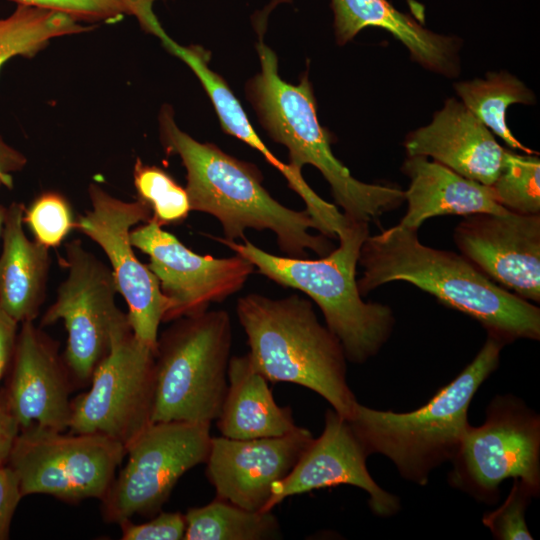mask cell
Listing matches in <instances>:
<instances>
[{"mask_svg": "<svg viewBox=\"0 0 540 540\" xmlns=\"http://www.w3.org/2000/svg\"><path fill=\"white\" fill-rule=\"evenodd\" d=\"M210 425L150 423L126 447L127 462L100 499L104 521L119 524L134 515L151 517L159 513L178 480L206 462L212 438Z\"/></svg>", "mask_w": 540, "mask_h": 540, "instance_id": "8fae6325", "label": "cell"}, {"mask_svg": "<svg viewBox=\"0 0 540 540\" xmlns=\"http://www.w3.org/2000/svg\"><path fill=\"white\" fill-rule=\"evenodd\" d=\"M1 389L19 430L31 425L68 430L75 385L59 343L34 321L21 323Z\"/></svg>", "mask_w": 540, "mask_h": 540, "instance_id": "2e32d148", "label": "cell"}, {"mask_svg": "<svg viewBox=\"0 0 540 540\" xmlns=\"http://www.w3.org/2000/svg\"><path fill=\"white\" fill-rule=\"evenodd\" d=\"M65 13L78 21L115 22L124 16H135L144 30L157 19L153 12L156 0H13Z\"/></svg>", "mask_w": 540, "mask_h": 540, "instance_id": "f546056e", "label": "cell"}, {"mask_svg": "<svg viewBox=\"0 0 540 540\" xmlns=\"http://www.w3.org/2000/svg\"><path fill=\"white\" fill-rule=\"evenodd\" d=\"M64 249L61 262L67 275L40 327L64 322L67 340L63 358L75 388L86 387L113 340L131 326L128 314L116 304L118 290L111 269L79 239L69 241Z\"/></svg>", "mask_w": 540, "mask_h": 540, "instance_id": "ba28073f", "label": "cell"}, {"mask_svg": "<svg viewBox=\"0 0 540 540\" xmlns=\"http://www.w3.org/2000/svg\"><path fill=\"white\" fill-rule=\"evenodd\" d=\"M261 70L247 84V96L268 135L286 146L288 165L301 174L303 166L317 168L331 187L336 204L354 221L370 223L398 208L404 190L354 178L331 149L329 133L317 117L312 85L305 74L298 84L284 81L278 59L263 41L262 29L256 45Z\"/></svg>", "mask_w": 540, "mask_h": 540, "instance_id": "277c9868", "label": "cell"}, {"mask_svg": "<svg viewBox=\"0 0 540 540\" xmlns=\"http://www.w3.org/2000/svg\"><path fill=\"white\" fill-rule=\"evenodd\" d=\"M23 498L16 473L8 465L0 466V540H7L15 510Z\"/></svg>", "mask_w": 540, "mask_h": 540, "instance_id": "836d02e7", "label": "cell"}, {"mask_svg": "<svg viewBox=\"0 0 540 540\" xmlns=\"http://www.w3.org/2000/svg\"><path fill=\"white\" fill-rule=\"evenodd\" d=\"M89 390L71 400L68 430L111 437L127 447L150 423L155 401V351L128 329L93 372Z\"/></svg>", "mask_w": 540, "mask_h": 540, "instance_id": "7c38bea8", "label": "cell"}, {"mask_svg": "<svg viewBox=\"0 0 540 540\" xmlns=\"http://www.w3.org/2000/svg\"><path fill=\"white\" fill-rule=\"evenodd\" d=\"M88 195L91 210L78 216L75 229L104 251L118 293L127 303L134 335L155 351L167 300L155 275L136 257L130 240L134 226L151 219V210L140 199L123 201L96 183L89 185Z\"/></svg>", "mask_w": 540, "mask_h": 540, "instance_id": "4fadbf2b", "label": "cell"}, {"mask_svg": "<svg viewBox=\"0 0 540 540\" xmlns=\"http://www.w3.org/2000/svg\"><path fill=\"white\" fill-rule=\"evenodd\" d=\"M25 205L7 207L0 255V307L16 322L34 321L45 300L50 269L49 249L27 238Z\"/></svg>", "mask_w": 540, "mask_h": 540, "instance_id": "7402d4cb", "label": "cell"}, {"mask_svg": "<svg viewBox=\"0 0 540 540\" xmlns=\"http://www.w3.org/2000/svg\"><path fill=\"white\" fill-rule=\"evenodd\" d=\"M451 462L450 485L478 501L497 502L500 484L509 478L539 495V415L515 396H496L484 423L468 426Z\"/></svg>", "mask_w": 540, "mask_h": 540, "instance_id": "30bf717a", "label": "cell"}, {"mask_svg": "<svg viewBox=\"0 0 540 540\" xmlns=\"http://www.w3.org/2000/svg\"><path fill=\"white\" fill-rule=\"evenodd\" d=\"M6 213H7V207L0 204V236L2 234Z\"/></svg>", "mask_w": 540, "mask_h": 540, "instance_id": "74e56055", "label": "cell"}, {"mask_svg": "<svg viewBox=\"0 0 540 540\" xmlns=\"http://www.w3.org/2000/svg\"><path fill=\"white\" fill-rule=\"evenodd\" d=\"M154 35L169 52L185 62L195 73L215 108L224 132L260 152L269 164L281 172L293 191L300 189L305 183L302 174L294 172L288 164L280 161L263 143L228 84L208 66V53L199 46H182L176 43L162 26Z\"/></svg>", "mask_w": 540, "mask_h": 540, "instance_id": "cb8c5ba5", "label": "cell"}, {"mask_svg": "<svg viewBox=\"0 0 540 540\" xmlns=\"http://www.w3.org/2000/svg\"><path fill=\"white\" fill-rule=\"evenodd\" d=\"M368 456L349 422L328 409L321 435L313 439L289 474L273 484L264 511H271L291 496L347 484L369 495V506L376 515H394L400 510L399 498L371 477L366 466Z\"/></svg>", "mask_w": 540, "mask_h": 540, "instance_id": "ac0fdd59", "label": "cell"}, {"mask_svg": "<svg viewBox=\"0 0 540 540\" xmlns=\"http://www.w3.org/2000/svg\"><path fill=\"white\" fill-rule=\"evenodd\" d=\"M313 439L302 427L277 437H212L205 464L216 498L265 512L273 484L289 474Z\"/></svg>", "mask_w": 540, "mask_h": 540, "instance_id": "e0dca14e", "label": "cell"}, {"mask_svg": "<svg viewBox=\"0 0 540 540\" xmlns=\"http://www.w3.org/2000/svg\"><path fill=\"white\" fill-rule=\"evenodd\" d=\"M18 324L0 307V382L5 378L13 357Z\"/></svg>", "mask_w": 540, "mask_h": 540, "instance_id": "e575fe53", "label": "cell"}, {"mask_svg": "<svg viewBox=\"0 0 540 540\" xmlns=\"http://www.w3.org/2000/svg\"><path fill=\"white\" fill-rule=\"evenodd\" d=\"M496 201L507 210L540 214V159L535 154L505 151L502 169L490 185Z\"/></svg>", "mask_w": 540, "mask_h": 540, "instance_id": "f1b7e54d", "label": "cell"}, {"mask_svg": "<svg viewBox=\"0 0 540 540\" xmlns=\"http://www.w3.org/2000/svg\"><path fill=\"white\" fill-rule=\"evenodd\" d=\"M369 235V223L349 219L338 235L339 246L318 259L274 255L246 238L239 243L211 237L247 259L269 280L309 296L339 339L347 360L361 364L381 350L395 325L388 305L365 302L358 289L359 253Z\"/></svg>", "mask_w": 540, "mask_h": 540, "instance_id": "3957f363", "label": "cell"}, {"mask_svg": "<svg viewBox=\"0 0 540 540\" xmlns=\"http://www.w3.org/2000/svg\"><path fill=\"white\" fill-rule=\"evenodd\" d=\"M236 315L250 360L268 382L306 387L350 417L357 400L346 379L347 358L339 339L319 322L312 301L298 294L275 299L250 293L238 298Z\"/></svg>", "mask_w": 540, "mask_h": 540, "instance_id": "5b68a950", "label": "cell"}, {"mask_svg": "<svg viewBox=\"0 0 540 540\" xmlns=\"http://www.w3.org/2000/svg\"><path fill=\"white\" fill-rule=\"evenodd\" d=\"M231 347V319L223 309L178 318L158 335L152 422L216 420L227 392Z\"/></svg>", "mask_w": 540, "mask_h": 540, "instance_id": "52a82bcc", "label": "cell"}, {"mask_svg": "<svg viewBox=\"0 0 540 540\" xmlns=\"http://www.w3.org/2000/svg\"><path fill=\"white\" fill-rule=\"evenodd\" d=\"M126 452L122 443L103 434L31 425L19 430L7 464L23 497L44 494L78 503L105 495Z\"/></svg>", "mask_w": 540, "mask_h": 540, "instance_id": "9c48e42d", "label": "cell"}, {"mask_svg": "<svg viewBox=\"0 0 540 540\" xmlns=\"http://www.w3.org/2000/svg\"><path fill=\"white\" fill-rule=\"evenodd\" d=\"M133 183L138 199L151 210V220L161 227L181 224L189 216L191 207L186 189L164 169L137 158Z\"/></svg>", "mask_w": 540, "mask_h": 540, "instance_id": "83f0119b", "label": "cell"}, {"mask_svg": "<svg viewBox=\"0 0 540 540\" xmlns=\"http://www.w3.org/2000/svg\"><path fill=\"white\" fill-rule=\"evenodd\" d=\"M336 41L344 45L368 27L391 33L422 67L446 77L459 73L458 39L435 33L388 0H331Z\"/></svg>", "mask_w": 540, "mask_h": 540, "instance_id": "ffe728a7", "label": "cell"}, {"mask_svg": "<svg viewBox=\"0 0 540 540\" xmlns=\"http://www.w3.org/2000/svg\"><path fill=\"white\" fill-rule=\"evenodd\" d=\"M185 540H268L281 538L278 519L271 511H250L216 498L189 508Z\"/></svg>", "mask_w": 540, "mask_h": 540, "instance_id": "484cf974", "label": "cell"}, {"mask_svg": "<svg viewBox=\"0 0 540 540\" xmlns=\"http://www.w3.org/2000/svg\"><path fill=\"white\" fill-rule=\"evenodd\" d=\"M361 296L395 281L413 284L476 320L504 344L540 339V308L484 275L463 255L424 245L418 230L395 225L363 242Z\"/></svg>", "mask_w": 540, "mask_h": 540, "instance_id": "6da1fadb", "label": "cell"}, {"mask_svg": "<svg viewBox=\"0 0 540 540\" xmlns=\"http://www.w3.org/2000/svg\"><path fill=\"white\" fill-rule=\"evenodd\" d=\"M90 29L65 13L18 3L0 17V70L13 57H33L54 38Z\"/></svg>", "mask_w": 540, "mask_h": 540, "instance_id": "4316f807", "label": "cell"}, {"mask_svg": "<svg viewBox=\"0 0 540 540\" xmlns=\"http://www.w3.org/2000/svg\"><path fill=\"white\" fill-rule=\"evenodd\" d=\"M158 120L165 152L178 155L186 169L191 211L215 217L225 239L243 240L249 229L270 230L284 256L294 258H309L308 250L321 257L335 248L327 236L310 233L320 227L306 209H290L268 193L255 165L192 138L177 126L168 105Z\"/></svg>", "mask_w": 540, "mask_h": 540, "instance_id": "7a4b0ae2", "label": "cell"}, {"mask_svg": "<svg viewBox=\"0 0 540 540\" xmlns=\"http://www.w3.org/2000/svg\"><path fill=\"white\" fill-rule=\"evenodd\" d=\"M402 172L410 179L404 191L407 211L397 224L416 229L429 218L444 215L510 212L495 199L490 186L466 178L424 156H407Z\"/></svg>", "mask_w": 540, "mask_h": 540, "instance_id": "44dd1931", "label": "cell"}, {"mask_svg": "<svg viewBox=\"0 0 540 540\" xmlns=\"http://www.w3.org/2000/svg\"><path fill=\"white\" fill-rule=\"evenodd\" d=\"M454 88L465 107L510 148L536 153L514 137L506 122L510 105L535 103L534 93L520 79L501 71L488 73L484 79L455 83Z\"/></svg>", "mask_w": 540, "mask_h": 540, "instance_id": "d4e9b609", "label": "cell"}, {"mask_svg": "<svg viewBox=\"0 0 540 540\" xmlns=\"http://www.w3.org/2000/svg\"><path fill=\"white\" fill-rule=\"evenodd\" d=\"M27 158L17 149L7 144L0 135V187H13V174L21 171Z\"/></svg>", "mask_w": 540, "mask_h": 540, "instance_id": "8d00e7d4", "label": "cell"}, {"mask_svg": "<svg viewBox=\"0 0 540 540\" xmlns=\"http://www.w3.org/2000/svg\"><path fill=\"white\" fill-rule=\"evenodd\" d=\"M407 156L431 157L456 173L490 186L499 175L506 149L461 102L447 99L432 121L410 132Z\"/></svg>", "mask_w": 540, "mask_h": 540, "instance_id": "d6986e66", "label": "cell"}, {"mask_svg": "<svg viewBox=\"0 0 540 540\" xmlns=\"http://www.w3.org/2000/svg\"><path fill=\"white\" fill-rule=\"evenodd\" d=\"M18 433V422L11 413L5 395L0 388V466L7 464Z\"/></svg>", "mask_w": 540, "mask_h": 540, "instance_id": "d590c367", "label": "cell"}, {"mask_svg": "<svg viewBox=\"0 0 540 540\" xmlns=\"http://www.w3.org/2000/svg\"><path fill=\"white\" fill-rule=\"evenodd\" d=\"M465 258L501 287L540 302V214L478 213L455 228Z\"/></svg>", "mask_w": 540, "mask_h": 540, "instance_id": "9a60e30c", "label": "cell"}, {"mask_svg": "<svg viewBox=\"0 0 540 540\" xmlns=\"http://www.w3.org/2000/svg\"><path fill=\"white\" fill-rule=\"evenodd\" d=\"M228 387L217 426L230 439L277 437L298 428L292 410L279 406L248 353L230 358Z\"/></svg>", "mask_w": 540, "mask_h": 540, "instance_id": "603a6c76", "label": "cell"}, {"mask_svg": "<svg viewBox=\"0 0 540 540\" xmlns=\"http://www.w3.org/2000/svg\"><path fill=\"white\" fill-rule=\"evenodd\" d=\"M133 247L149 257L148 268L167 300L163 322L208 310L240 291L255 268L244 257L216 258L187 248L153 220L131 230Z\"/></svg>", "mask_w": 540, "mask_h": 540, "instance_id": "5bb4252c", "label": "cell"}, {"mask_svg": "<svg viewBox=\"0 0 540 540\" xmlns=\"http://www.w3.org/2000/svg\"><path fill=\"white\" fill-rule=\"evenodd\" d=\"M23 224L27 225L36 242L50 249L62 244L75 229L76 219L64 195L45 191L25 207Z\"/></svg>", "mask_w": 540, "mask_h": 540, "instance_id": "4dcf8cb0", "label": "cell"}, {"mask_svg": "<svg viewBox=\"0 0 540 540\" xmlns=\"http://www.w3.org/2000/svg\"><path fill=\"white\" fill-rule=\"evenodd\" d=\"M123 540H181L184 539L186 521L180 512H162L148 522L136 524L130 519L119 523Z\"/></svg>", "mask_w": 540, "mask_h": 540, "instance_id": "d6a6232c", "label": "cell"}, {"mask_svg": "<svg viewBox=\"0 0 540 540\" xmlns=\"http://www.w3.org/2000/svg\"><path fill=\"white\" fill-rule=\"evenodd\" d=\"M504 345L488 335L475 358L414 411H383L356 402L346 420L368 455L386 456L405 480L426 485L430 473L456 455L470 425L469 405L497 369Z\"/></svg>", "mask_w": 540, "mask_h": 540, "instance_id": "8992f818", "label": "cell"}, {"mask_svg": "<svg viewBox=\"0 0 540 540\" xmlns=\"http://www.w3.org/2000/svg\"><path fill=\"white\" fill-rule=\"evenodd\" d=\"M513 486L502 505L487 512L483 524L498 540H532L525 514L533 497L538 496L526 483L513 479Z\"/></svg>", "mask_w": 540, "mask_h": 540, "instance_id": "1f68e13d", "label": "cell"}]
</instances>
